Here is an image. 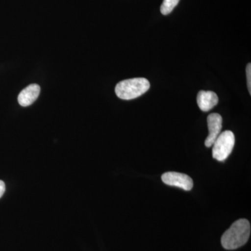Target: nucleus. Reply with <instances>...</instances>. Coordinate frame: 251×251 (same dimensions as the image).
Instances as JSON below:
<instances>
[{
	"label": "nucleus",
	"mask_w": 251,
	"mask_h": 251,
	"mask_svg": "<svg viewBox=\"0 0 251 251\" xmlns=\"http://www.w3.org/2000/svg\"><path fill=\"white\" fill-rule=\"evenodd\" d=\"M251 234V225L247 219L235 221L221 238V244L227 250H234L242 247L249 240Z\"/></svg>",
	"instance_id": "f257e3e1"
},
{
	"label": "nucleus",
	"mask_w": 251,
	"mask_h": 251,
	"mask_svg": "<svg viewBox=\"0 0 251 251\" xmlns=\"http://www.w3.org/2000/svg\"><path fill=\"white\" fill-rule=\"evenodd\" d=\"M150 87V82L146 78L135 77L119 82L115 87V93L120 99L131 100L146 93Z\"/></svg>",
	"instance_id": "f03ea898"
},
{
	"label": "nucleus",
	"mask_w": 251,
	"mask_h": 251,
	"mask_svg": "<svg viewBox=\"0 0 251 251\" xmlns=\"http://www.w3.org/2000/svg\"><path fill=\"white\" fill-rule=\"evenodd\" d=\"M235 144V137L230 130H226L220 133L213 144L212 155L214 159L224 161L228 158Z\"/></svg>",
	"instance_id": "7ed1b4c3"
},
{
	"label": "nucleus",
	"mask_w": 251,
	"mask_h": 251,
	"mask_svg": "<svg viewBox=\"0 0 251 251\" xmlns=\"http://www.w3.org/2000/svg\"><path fill=\"white\" fill-rule=\"evenodd\" d=\"M163 182L168 186H176L184 191H191L193 187V179L188 175L176 172H168L161 176Z\"/></svg>",
	"instance_id": "20e7f679"
},
{
	"label": "nucleus",
	"mask_w": 251,
	"mask_h": 251,
	"mask_svg": "<svg viewBox=\"0 0 251 251\" xmlns=\"http://www.w3.org/2000/svg\"><path fill=\"white\" fill-rule=\"evenodd\" d=\"M222 117L218 113H211L207 117L209 135L205 140L206 148H210L221 133L222 128Z\"/></svg>",
	"instance_id": "39448f33"
},
{
	"label": "nucleus",
	"mask_w": 251,
	"mask_h": 251,
	"mask_svg": "<svg viewBox=\"0 0 251 251\" xmlns=\"http://www.w3.org/2000/svg\"><path fill=\"white\" fill-rule=\"evenodd\" d=\"M197 103L202 111L208 112L219 103V97L211 91H201L198 94Z\"/></svg>",
	"instance_id": "423d86ee"
},
{
	"label": "nucleus",
	"mask_w": 251,
	"mask_h": 251,
	"mask_svg": "<svg viewBox=\"0 0 251 251\" xmlns=\"http://www.w3.org/2000/svg\"><path fill=\"white\" fill-rule=\"evenodd\" d=\"M40 92L41 88L39 85L31 84L25 88L18 95V103L21 106H29L37 99Z\"/></svg>",
	"instance_id": "0eeeda50"
},
{
	"label": "nucleus",
	"mask_w": 251,
	"mask_h": 251,
	"mask_svg": "<svg viewBox=\"0 0 251 251\" xmlns=\"http://www.w3.org/2000/svg\"><path fill=\"white\" fill-rule=\"evenodd\" d=\"M179 1V0H163V4L161 6V14L165 16L171 14Z\"/></svg>",
	"instance_id": "6e6552de"
},
{
	"label": "nucleus",
	"mask_w": 251,
	"mask_h": 251,
	"mask_svg": "<svg viewBox=\"0 0 251 251\" xmlns=\"http://www.w3.org/2000/svg\"><path fill=\"white\" fill-rule=\"evenodd\" d=\"M247 85L249 93L251 94V64L249 63L247 67Z\"/></svg>",
	"instance_id": "1a4fd4ad"
},
{
	"label": "nucleus",
	"mask_w": 251,
	"mask_h": 251,
	"mask_svg": "<svg viewBox=\"0 0 251 251\" xmlns=\"http://www.w3.org/2000/svg\"><path fill=\"white\" fill-rule=\"evenodd\" d=\"M5 189H6V187H5L4 181L0 180V198L2 197L3 195H4Z\"/></svg>",
	"instance_id": "9d476101"
}]
</instances>
